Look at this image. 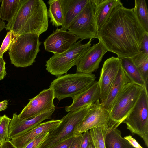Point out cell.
<instances>
[{"instance_id":"8992f818","label":"cell","mask_w":148,"mask_h":148,"mask_svg":"<svg viewBox=\"0 0 148 148\" xmlns=\"http://www.w3.org/2000/svg\"><path fill=\"white\" fill-rule=\"evenodd\" d=\"M91 105L69 112L62 119L58 126L49 134L40 148H50L75 135V130L82 121Z\"/></svg>"},{"instance_id":"1f68e13d","label":"cell","mask_w":148,"mask_h":148,"mask_svg":"<svg viewBox=\"0 0 148 148\" xmlns=\"http://www.w3.org/2000/svg\"><path fill=\"white\" fill-rule=\"evenodd\" d=\"M82 133L79 148H87L90 138L89 130L86 131Z\"/></svg>"},{"instance_id":"d590c367","label":"cell","mask_w":148,"mask_h":148,"mask_svg":"<svg viewBox=\"0 0 148 148\" xmlns=\"http://www.w3.org/2000/svg\"><path fill=\"white\" fill-rule=\"evenodd\" d=\"M82 137V134L76 135L70 148H79Z\"/></svg>"},{"instance_id":"f546056e","label":"cell","mask_w":148,"mask_h":148,"mask_svg":"<svg viewBox=\"0 0 148 148\" xmlns=\"http://www.w3.org/2000/svg\"><path fill=\"white\" fill-rule=\"evenodd\" d=\"M49 133L45 132L40 135L28 144L24 148H40L47 139Z\"/></svg>"},{"instance_id":"5bb4252c","label":"cell","mask_w":148,"mask_h":148,"mask_svg":"<svg viewBox=\"0 0 148 148\" xmlns=\"http://www.w3.org/2000/svg\"><path fill=\"white\" fill-rule=\"evenodd\" d=\"M79 39L72 33L57 27L45 40V49L53 54L61 53L68 49Z\"/></svg>"},{"instance_id":"3957f363","label":"cell","mask_w":148,"mask_h":148,"mask_svg":"<svg viewBox=\"0 0 148 148\" xmlns=\"http://www.w3.org/2000/svg\"><path fill=\"white\" fill-rule=\"evenodd\" d=\"M39 36L33 33L16 36L8 50L11 63L17 67L32 65L40 51Z\"/></svg>"},{"instance_id":"e575fe53","label":"cell","mask_w":148,"mask_h":148,"mask_svg":"<svg viewBox=\"0 0 148 148\" xmlns=\"http://www.w3.org/2000/svg\"><path fill=\"white\" fill-rule=\"evenodd\" d=\"M124 138L127 140L134 148H143L131 135L127 136L124 137Z\"/></svg>"},{"instance_id":"603a6c76","label":"cell","mask_w":148,"mask_h":148,"mask_svg":"<svg viewBox=\"0 0 148 148\" xmlns=\"http://www.w3.org/2000/svg\"><path fill=\"white\" fill-rule=\"evenodd\" d=\"M49 8L47 11L48 18L52 25L57 27L62 26L63 15L60 0H49L47 2Z\"/></svg>"},{"instance_id":"4dcf8cb0","label":"cell","mask_w":148,"mask_h":148,"mask_svg":"<svg viewBox=\"0 0 148 148\" xmlns=\"http://www.w3.org/2000/svg\"><path fill=\"white\" fill-rule=\"evenodd\" d=\"M75 136L74 135L65 139L50 148H70Z\"/></svg>"},{"instance_id":"ac0fdd59","label":"cell","mask_w":148,"mask_h":148,"mask_svg":"<svg viewBox=\"0 0 148 148\" xmlns=\"http://www.w3.org/2000/svg\"><path fill=\"white\" fill-rule=\"evenodd\" d=\"M93 2L94 23L97 32L113 11L122 3L120 0H93Z\"/></svg>"},{"instance_id":"7402d4cb","label":"cell","mask_w":148,"mask_h":148,"mask_svg":"<svg viewBox=\"0 0 148 148\" xmlns=\"http://www.w3.org/2000/svg\"><path fill=\"white\" fill-rule=\"evenodd\" d=\"M120 59L121 66L131 82L147 89L140 73L131 58L125 57Z\"/></svg>"},{"instance_id":"d6a6232c","label":"cell","mask_w":148,"mask_h":148,"mask_svg":"<svg viewBox=\"0 0 148 148\" xmlns=\"http://www.w3.org/2000/svg\"><path fill=\"white\" fill-rule=\"evenodd\" d=\"M140 52L148 54V33L145 32L141 43Z\"/></svg>"},{"instance_id":"30bf717a","label":"cell","mask_w":148,"mask_h":148,"mask_svg":"<svg viewBox=\"0 0 148 148\" xmlns=\"http://www.w3.org/2000/svg\"><path fill=\"white\" fill-rule=\"evenodd\" d=\"M114 122L110 119V112L98 100L91 105L85 118L75 130L74 134L75 135L81 134L94 128L108 125Z\"/></svg>"},{"instance_id":"52a82bcc","label":"cell","mask_w":148,"mask_h":148,"mask_svg":"<svg viewBox=\"0 0 148 148\" xmlns=\"http://www.w3.org/2000/svg\"><path fill=\"white\" fill-rule=\"evenodd\" d=\"M133 134L139 136L148 147V95L144 88L134 106L123 122Z\"/></svg>"},{"instance_id":"44dd1931","label":"cell","mask_w":148,"mask_h":148,"mask_svg":"<svg viewBox=\"0 0 148 148\" xmlns=\"http://www.w3.org/2000/svg\"><path fill=\"white\" fill-rule=\"evenodd\" d=\"M121 123H117L108 128L105 139V148H134L121 136L117 128Z\"/></svg>"},{"instance_id":"83f0119b","label":"cell","mask_w":148,"mask_h":148,"mask_svg":"<svg viewBox=\"0 0 148 148\" xmlns=\"http://www.w3.org/2000/svg\"><path fill=\"white\" fill-rule=\"evenodd\" d=\"M11 120L6 115L0 116V141L2 143L10 140L8 136V130Z\"/></svg>"},{"instance_id":"cb8c5ba5","label":"cell","mask_w":148,"mask_h":148,"mask_svg":"<svg viewBox=\"0 0 148 148\" xmlns=\"http://www.w3.org/2000/svg\"><path fill=\"white\" fill-rule=\"evenodd\" d=\"M22 0H3L0 7V19L8 23L14 18Z\"/></svg>"},{"instance_id":"ffe728a7","label":"cell","mask_w":148,"mask_h":148,"mask_svg":"<svg viewBox=\"0 0 148 148\" xmlns=\"http://www.w3.org/2000/svg\"><path fill=\"white\" fill-rule=\"evenodd\" d=\"M131 82L121 65L107 97L102 104L104 108L110 112L112 105L117 97L125 86Z\"/></svg>"},{"instance_id":"8fae6325","label":"cell","mask_w":148,"mask_h":148,"mask_svg":"<svg viewBox=\"0 0 148 148\" xmlns=\"http://www.w3.org/2000/svg\"><path fill=\"white\" fill-rule=\"evenodd\" d=\"M54 99L50 88L44 89L29 101L18 115L20 118L28 120L47 111L55 109Z\"/></svg>"},{"instance_id":"5b68a950","label":"cell","mask_w":148,"mask_h":148,"mask_svg":"<svg viewBox=\"0 0 148 148\" xmlns=\"http://www.w3.org/2000/svg\"><path fill=\"white\" fill-rule=\"evenodd\" d=\"M80 40L68 49L60 54H54L46 62V70L58 77L66 73L69 70L76 65L87 50L91 46L92 39L82 44Z\"/></svg>"},{"instance_id":"e0dca14e","label":"cell","mask_w":148,"mask_h":148,"mask_svg":"<svg viewBox=\"0 0 148 148\" xmlns=\"http://www.w3.org/2000/svg\"><path fill=\"white\" fill-rule=\"evenodd\" d=\"M100 99V89L98 81H96L88 89L77 95L71 105L65 107L67 112L74 111L91 105Z\"/></svg>"},{"instance_id":"7c38bea8","label":"cell","mask_w":148,"mask_h":148,"mask_svg":"<svg viewBox=\"0 0 148 148\" xmlns=\"http://www.w3.org/2000/svg\"><path fill=\"white\" fill-rule=\"evenodd\" d=\"M121 66L120 59L118 57L112 56L104 62L98 81L100 89V99L102 104L107 97Z\"/></svg>"},{"instance_id":"4316f807","label":"cell","mask_w":148,"mask_h":148,"mask_svg":"<svg viewBox=\"0 0 148 148\" xmlns=\"http://www.w3.org/2000/svg\"><path fill=\"white\" fill-rule=\"evenodd\" d=\"M130 58L140 73L147 87L148 82V54L140 52Z\"/></svg>"},{"instance_id":"ab89813d","label":"cell","mask_w":148,"mask_h":148,"mask_svg":"<svg viewBox=\"0 0 148 148\" xmlns=\"http://www.w3.org/2000/svg\"><path fill=\"white\" fill-rule=\"evenodd\" d=\"M90 141L87 148H95V146L91 141L90 136Z\"/></svg>"},{"instance_id":"9c48e42d","label":"cell","mask_w":148,"mask_h":148,"mask_svg":"<svg viewBox=\"0 0 148 148\" xmlns=\"http://www.w3.org/2000/svg\"><path fill=\"white\" fill-rule=\"evenodd\" d=\"M67 30L82 40L97 38V31L94 23L93 0H88Z\"/></svg>"},{"instance_id":"ba28073f","label":"cell","mask_w":148,"mask_h":148,"mask_svg":"<svg viewBox=\"0 0 148 148\" xmlns=\"http://www.w3.org/2000/svg\"><path fill=\"white\" fill-rule=\"evenodd\" d=\"M144 88L132 82L127 85L112 105L110 111V119L123 123L134 106Z\"/></svg>"},{"instance_id":"d4e9b609","label":"cell","mask_w":148,"mask_h":148,"mask_svg":"<svg viewBox=\"0 0 148 148\" xmlns=\"http://www.w3.org/2000/svg\"><path fill=\"white\" fill-rule=\"evenodd\" d=\"M117 123L108 125L92 128L89 130L91 140L95 148H105V139L108 128Z\"/></svg>"},{"instance_id":"60d3db41","label":"cell","mask_w":148,"mask_h":148,"mask_svg":"<svg viewBox=\"0 0 148 148\" xmlns=\"http://www.w3.org/2000/svg\"><path fill=\"white\" fill-rule=\"evenodd\" d=\"M2 144V143L0 141V146Z\"/></svg>"},{"instance_id":"836d02e7","label":"cell","mask_w":148,"mask_h":148,"mask_svg":"<svg viewBox=\"0 0 148 148\" xmlns=\"http://www.w3.org/2000/svg\"><path fill=\"white\" fill-rule=\"evenodd\" d=\"M5 64L6 62L3 57H0V81L3 80L6 74Z\"/></svg>"},{"instance_id":"8d00e7d4","label":"cell","mask_w":148,"mask_h":148,"mask_svg":"<svg viewBox=\"0 0 148 148\" xmlns=\"http://www.w3.org/2000/svg\"><path fill=\"white\" fill-rule=\"evenodd\" d=\"M0 148H16L10 140L5 142L0 146Z\"/></svg>"},{"instance_id":"7a4b0ae2","label":"cell","mask_w":148,"mask_h":148,"mask_svg":"<svg viewBox=\"0 0 148 148\" xmlns=\"http://www.w3.org/2000/svg\"><path fill=\"white\" fill-rule=\"evenodd\" d=\"M48 27L47 10L44 1L22 0L14 18L5 28L16 36L29 33L40 35Z\"/></svg>"},{"instance_id":"484cf974","label":"cell","mask_w":148,"mask_h":148,"mask_svg":"<svg viewBox=\"0 0 148 148\" xmlns=\"http://www.w3.org/2000/svg\"><path fill=\"white\" fill-rule=\"evenodd\" d=\"M133 11L145 32L148 33V11L145 0H135Z\"/></svg>"},{"instance_id":"9a60e30c","label":"cell","mask_w":148,"mask_h":148,"mask_svg":"<svg viewBox=\"0 0 148 148\" xmlns=\"http://www.w3.org/2000/svg\"><path fill=\"white\" fill-rule=\"evenodd\" d=\"M55 110L53 109L46 111L28 120L21 119L16 113H13L9 127L8 136L10 140L12 138L36 127L44 120L51 119Z\"/></svg>"},{"instance_id":"277c9868","label":"cell","mask_w":148,"mask_h":148,"mask_svg":"<svg viewBox=\"0 0 148 148\" xmlns=\"http://www.w3.org/2000/svg\"><path fill=\"white\" fill-rule=\"evenodd\" d=\"M92 73H76L57 77L50 86L54 97L59 101L69 97L72 99L89 88L95 81Z\"/></svg>"},{"instance_id":"2e32d148","label":"cell","mask_w":148,"mask_h":148,"mask_svg":"<svg viewBox=\"0 0 148 148\" xmlns=\"http://www.w3.org/2000/svg\"><path fill=\"white\" fill-rule=\"evenodd\" d=\"M61 121V119L53 120L41 123L27 132L12 138L10 141L16 148H24L40 135L45 132H51Z\"/></svg>"},{"instance_id":"f1b7e54d","label":"cell","mask_w":148,"mask_h":148,"mask_svg":"<svg viewBox=\"0 0 148 148\" xmlns=\"http://www.w3.org/2000/svg\"><path fill=\"white\" fill-rule=\"evenodd\" d=\"M16 36L12 31L8 32L0 48V57H3L4 53L8 50Z\"/></svg>"},{"instance_id":"d6986e66","label":"cell","mask_w":148,"mask_h":148,"mask_svg":"<svg viewBox=\"0 0 148 148\" xmlns=\"http://www.w3.org/2000/svg\"><path fill=\"white\" fill-rule=\"evenodd\" d=\"M89 0H60L63 15V23L60 29L66 31L73 21Z\"/></svg>"},{"instance_id":"6da1fadb","label":"cell","mask_w":148,"mask_h":148,"mask_svg":"<svg viewBox=\"0 0 148 148\" xmlns=\"http://www.w3.org/2000/svg\"><path fill=\"white\" fill-rule=\"evenodd\" d=\"M145 32L133 8H125L122 4L113 11L97 35L108 51L121 58L131 57L140 52Z\"/></svg>"},{"instance_id":"f35d334b","label":"cell","mask_w":148,"mask_h":148,"mask_svg":"<svg viewBox=\"0 0 148 148\" xmlns=\"http://www.w3.org/2000/svg\"><path fill=\"white\" fill-rule=\"evenodd\" d=\"M5 23L0 19V32L5 28Z\"/></svg>"},{"instance_id":"4fadbf2b","label":"cell","mask_w":148,"mask_h":148,"mask_svg":"<svg viewBox=\"0 0 148 148\" xmlns=\"http://www.w3.org/2000/svg\"><path fill=\"white\" fill-rule=\"evenodd\" d=\"M108 50L102 42H99L90 47L76 65L77 73H92L99 67L102 59Z\"/></svg>"},{"instance_id":"74e56055","label":"cell","mask_w":148,"mask_h":148,"mask_svg":"<svg viewBox=\"0 0 148 148\" xmlns=\"http://www.w3.org/2000/svg\"><path fill=\"white\" fill-rule=\"evenodd\" d=\"M8 101L4 100L0 102V112L4 111L7 108Z\"/></svg>"}]
</instances>
